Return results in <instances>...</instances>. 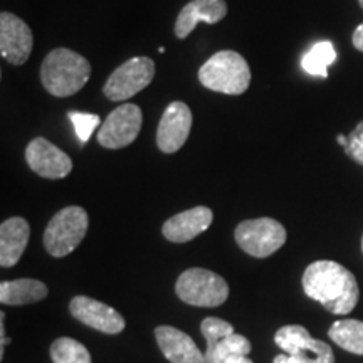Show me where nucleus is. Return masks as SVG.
Masks as SVG:
<instances>
[{"label": "nucleus", "instance_id": "obj_1", "mask_svg": "<svg viewBox=\"0 0 363 363\" xmlns=\"http://www.w3.org/2000/svg\"><path fill=\"white\" fill-rule=\"evenodd\" d=\"M306 296L320 303L333 315H348L360 298L357 278L347 267L335 261H316L303 274Z\"/></svg>", "mask_w": 363, "mask_h": 363}, {"label": "nucleus", "instance_id": "obj_2", "mask_svg": "<svg viewBox=\"0 0 363 363\" xmlns=\"http://www.w3.org/2000/svg\"><path fill=\"white\" fill-rule=\"evenodd\" d=\"M91 65L79 52L66 48L52 49L40 66L44 89L56 98H67L84 88L89 81Z\"/></svg>", "mask_w": 363, "mask_h": 363}, {"label": "nucleus", "instance_id": "obj_3", "mask_svg": "<svg viewBox=\"0 0 363 363\" xmlns=\"http://www.w3.org/2000/svg\"><path fill=\"white\" fill-rule=\"evenodd\" d=\"M199 81L203 88L216 93L239 96L251 84L247 61L235 51H219L199 69Z\"/></svg>", "mask_w": 363, "mask_h": 363}, {"label": "nucleus", "instance_id": "obj_4", "mask_svg": "<svg viewBox=\"0 0 363 363\" xmlns=\"http://www.w3.org/2000/svg\"><path fill=\"white\" fill-rule=\"evenodd\" d=\"M89 227L88 212L71 206L59 211L44 230V247L54 257H65L83 242Z\"/></svg>", "mask_w": 363, "mask_h": 363}, {"label": "nucleus", "instance_id": "obj_5", "mask_svg": "<svg viewBox=\"0 0 363 363\" xmlns=\"http://www.w3.org/2000/svg\"><path fill=\"white\" fill-rule=\"evenodd\" d=\"M274 342L284 353L272 363H335L330 345L313 338L301 325L283 326L276 331Z\"/></svg>", "mask_w": 363, "mask_h": 363}, {"label": "nucleus", "instance_id": "obj_6", "mask_svg": "<svg viewBox=\"0 0 363 363\" xmlns=\"http://www.w3.org/2000/svg\"><path fill=\"white\" fill-rule=\"evenodd\" d=\"M177 296L187 305L199 308H216L224 305L229 296L225 279L214 271L203 267H190L182 272L175 286Z\"/></svg>", "mask_w": 363, "mask_h": 363}, {"label": "nucleus", "instance_id": "obj_7", "mask_svg": "<svg viewBox=\"0 0 363 363\" xmlns=\"http://www.w3.org/2000/svg\"><path fill=\"white\" fill-rule=\"evenodd\" d=\"M235 242L252 257H269L286 242L284 225L271 217L242 220L235 227Z\"/></svg>", "mask_w": 363, "mask_h": 363}, {"label": "nucleus", "instance_id": "obj_8", "mask_svg": "<svg viewBox=\"0 0 363 363\" xmlns=\"http://www.w3.org/2000/svg\"><path fill=\"white\" fill-rule=\"evenodd\" d=\"M155 78V62L150 57H131L111 72L103 86V93L110 101H126L143 91Z\"/></svg>", "mask_w": 363, "mask_h": 363}, {"label": "nucleus", "instance_id": "obj_9", "mask_svg": "<svg viewBox=\"0 0 363 363\" xmlns=\"http://www.w3.org/2000/svg\"><path fill=\"white\" fill-rule=\"evenodd\" d=\"M143 113L136 104H121L108 115L98 131V143L103 148L120 150L131 145L140 135Z\"/></svg>", "mask_w": 363, "mask_h": 363}, {"label": "nucleus", "instance_id": "obj_10", "mask_svg": "<svg viewBox=\"0 0 363 363\" xmlns=\"http://www.w3.org/2000/svg\"><path fill=\"white\" fill-rule=\"evenodd\" d=\"M26 162L34 174L49 180L65 179L72 170V160L69 155L43 136L34 138L27 145Z\"/></svg>", "mask_w": 363, "mask_h": 363}, {"label": "nucleus", "instance_id": "obj_11", "mask_svg": "<svg viewBox=\"0 0 363 363\" xmlns=\"http://www.w3.org/2000/svg\"><path fill=\"white\" fill-rule=\"evenodd\" d=\"M34 35L21 17L11 12L0 13V54L13 66H22L33 52Z\"/></svg>", "mask_w": 363, "mask_h": 363}, {"label": "nucleus", "instance_id": "obj_12", "mask_svg": "<svg viewBox=\"0 0 363 363\" xmlns=\"http://www.w3.org/2000/svg\"><path fill=\"white\" fill-rule=\"evenodd\" d=\"M192 130V111L185 103L174 101L165 108L157 130V145L163 153H175L187 142Z\"/></svg>", "mask_w": 363, "mask_h": 363}, {"label": "nucleus", "instance_id": "obj_13", "mask_svg": "<svg viewBox=\"0 0 363 363\" xmlns=\"http://www.w3.org/2000/svg\"><path fill=\"white\" fill-rule=\"evenodd\" d=\"M71 315L81 323L106 335H118L125 330V318L115 308L89 296H74L69 305Z\"/></svg>", "mask_w": 363, "mask_h": 363}, {"label": "nucleus", "instance_id": "obj_14", "mask_svg": "<svg viewBox=\"0 0 363 363\" xmlns=\"http://www.w3.org/2000/svg\"><path fill=\"white\" fill-rule=\"evenodd\" d=\"M212 220H214V212L208 207L199 206L170 217L163 224L162 233L170 242L184 244L206 233Z\"/></svg>", "mask_w": 363, "mask_h": 363}, {"label": "nucleus", "instance_id": "obj_15", "mask_svg": "<svg viewBox=\"0 0 363 363\" xmlns=\"http://www.w3.org/2000/svg\"><path fill=\"white\" fill-rule=\"evenodd\" d=\"M227 16V4L224 0H192L182 9L175 22V35L187 39L199 22L212 26Z\"/></svg>", "mask_w": 363, "mask_h": 363}, {"label": "nucleus", "instance_id": "obj_16", "mask_svg": "<svg viewBox=\"0 0 363 363\" xmlns=\"http://www.w3.org/2000/svg\"><path fill=\"white\" fill-rule=\"evenodd\" d=\"M155 338L170 363H206V355L199 350L194 340L174 326H158Z\"/></svg>", "mask_w": 363, "mask_h": 363}, {"label": "nucleus", "instance_id": "obj_17", "mask_svg": "<svg viewBox=\"0 0 363 363\" xmlns=\"http://www.w3.org/2000/svg\"><path fill=\"white\" fill-rule=\"evenodd\" d=\"M30 227L22 217H11L0 225V266L12 267L19 262L29 242Z\"/></svg>", "mask_w": 363, "mask_h": 363}, {"label": "nucleus", "instance_id": "obj_18", "mask_svg": "<svg viewBox=\"0 0 363 363\" xmlns=\"http://www.w3.org/2000/svg\"><path fill=\"white\" fill-rule=\"evenodd\" d=\"M49 289L39 279H13L0 283V301L2 305L21 306L43 301Z\"/></svg>", "mask_w": 363, "mask_h": 363}, {"label": "nucleus", "instance_id": "obj_19", "mask_svg": "<svg viewBox=\"0 0 363 363\" xmlns=\"http://www.w3.org/2000/svg\"><path fill=\"white\" fill-rule=\"evenodd\" d=\"M328 335L343 350L363 355V321L338 320L331 325Z\"/></svg>", "mask_w": 363, "mask_h": 363}, {"label": "nucleus", "instance_id": "obj_20", "mask_svg": "<svg viewBox=\"0 0 363 363\" xmlns=\"http://www.w3.org/2000/svg\"><path fill=\"white\" fill-rule=\"evenodd\" d=\"M337 59V51L335 45L330 40H321L316 43L301 59V66L308 74L320 76V78H326L328 76V67L333 65Z\"/></svg>", "mask_w": 363, "mask_h": 363}, {"label": "nucleus", "instance_id": "obj_21", "mask_svg": "<svg viewBox=\"0 0 363 363\" xmlns=\"http://www.w3.org/2000/svg\"><path fill=\"white\" fill-rule=\"evenodd\" d=\"M51 358L54 363H91L88 348L78 340L57 338L51 345Z\"/></svg>", "mask_w": 363, "mask_h": 363}, {"label": "nucleus", "instance_id": "obj_22", "mask_svg": "<svg viewBox=\"0 0 363 363\" xmlns=\"http://www.w3.org/2000/svg\"><path fill=\"white\" fill-rule=\"evenodd\" d=\"M252 350V345L246 337L239 333H233L229 337L222 340L212 352L203 353L206 355V363H216L220 358L229 355H249Z\"/></svg>", "mask_w": 363, "mask_h": 363}, {"label": "nucleus", "instance_id": "obj_23", "mask_svg": "<svg viewBox=\"0 0 363 363\" xmlns=\"http://www.w3.org/2000/svg\"><path fill=\"white\" fill-rule=\"evenodd\" d=\"M201 331H202V337L206 338L207 342V350L203 353L212 352L217 345L222 342V340L229 337V335L235 333L233 325H230L229 321L220 320V318H214V316H208L202 321Z\"/></svg>", "mask_w": 363, "mask_h": 363}, {"label": "nucleus", "instance_id": "obj_24", "mask_svg": "<svg viewBox=\"0 0 363 363\" xmlns=\"http://www.w3.org/2000/svg\"><path fill=\"white\" fill-rule=\"evenodd\" d=\"M67 116L71 118L72 125H74V128H76V135H78L81 143L88 142V140L91 138V135H93V131L99 126L98 115L71 111V113H67Z\"/></svg>", "mask_w": 363, "mask_h": 363}, {"label": "nucleus", "instance_id": "obj_25", "mask_svg": "<svg viewBox=\"0 0 363 363\" xmlns=\"http://www.w3.org/2000/svg\"><path fill=\"white\" fill-rule=\"evenodd\" d=\"M343 150L352 160H355L358 165H363V121H360L348 136V145Z\"/></svg>", "mask_w": 363, "mask_h": 363}, {"label": "nucleus", "instance_id": "obj_26", "mask_svg": "<svg viewBox=\"0 0 363 363\" xmlns=\"http://www.w3.org/2000/svg\"><path fill=\"white\" fill-rule=\"evenodd\" d=\"M216 363H252V360L249 358V355H229L220 358V360H217Z\"/></svg>", "mask_w": 363, "mask_h": 363}, {"label": "nucleus", "instance_id": "obj_27", "mask_svg": "<svg viewBox=\"0 0 363 363\" xmlns=\"http://www.w3.org/2000/svg\"><path fill=\"white\" fill-rule=\"evenodd\" d=\"M353 45L358 49V51L363 52V24H360L353 33Z\"/></svg>", "mask_w": 363, "mask_h": 363}, {"label": "nucleus", "instance_id": "obj_28", "mask_svg": "<svg viewBox=\"0 0 363 363\" xmlns=\"http://www.w3.org/2000/svg\"><path fill=\"white\" fill-rule=\"evenodd\" d=\"M337 142L342 145V147L345 148L348 145V136H343V135H338V138H337Z\"/></svg>", "mask_w": 363, "mask_h": 363}, {"label": "nucleus", "instance_id": "obj_29", "mask_svg": "<svg viewBox=\"0 0 363 363\" xmlns=\"http://www.w3.org/2000/svg\"><path fill=\"white\" fill-rule=\"evenodd\" d=\"M358 4H360V7L363 9V0H358Z\"/></svg>", "mask_w": 363, "mask_h": 363}, {"label": "nucleus", "instance_id": "obj_30", "mask_svg": "<svg viewBox=\"0 0 363 363\" xmlns=\"http://www.w3.org/2000/svg\"><path fill=\"white\" fill-rule=\"evenodd\" d=\"M362 251H363V238H362Z\"/></svg>", "mask_w": 363, "mask_h": 363}]
</instances>
